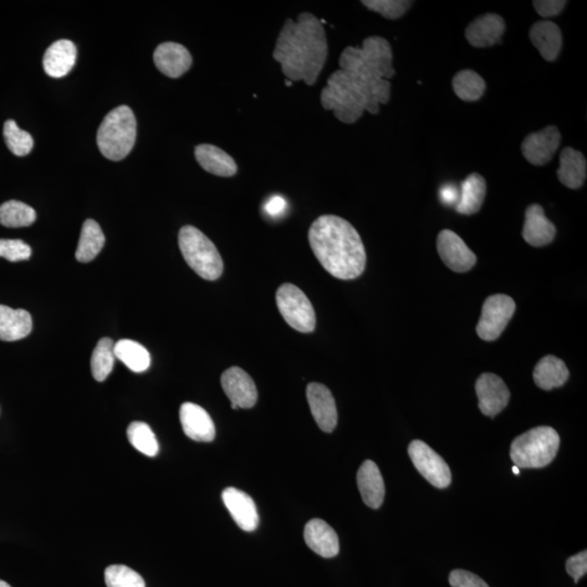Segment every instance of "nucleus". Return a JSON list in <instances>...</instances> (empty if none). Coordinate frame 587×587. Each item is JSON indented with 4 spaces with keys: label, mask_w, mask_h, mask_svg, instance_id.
I'll list each match as a JSON object with an SVG mask.
<instances>
[{
    "label": "nucleus",
    "mask_w": 587,
    "mask_h": 587,
    "mask_svg": "<svg viewBox=\"0 0 587 587\" xmlns=\"http://www.w3.org/2000/svg\"><path fill=\"white\" fill-rule=\"evenodd\" d=\"M329 46L324 23L304 13L294 22L288 19L279 34L273 58L290 82L314 85L328 59Z\"/></svg>",
    "instance_id": "f257e3e1"
},
{
    "label": "nucleus",
    "mask_w": 587,
    "mask_h": 587,
    "mask_svg": "<svg viewBox=\"0 0 587 587\" xmlns=\"http://www.w3.org/2000/svg\"><path fill=\"white\" fill-rule=\"evenodd\" d=\"M311 249L332 277L354 280L364 273L367 255L357 229L345 219L324 214L311 224L308 233Z\"/></svg>",
    "instance_id": "f03ea898"
},
{
    "label": "nucleus",
    "mask_w": 587,
    "mask_h": 587,
    "mask_svg": "<svg viewBox=\"0 0 587 587\" xmlns=\"http://www.w3.org/2000/svg\"><path fill=\"white\" fill-rule=\"evenodd\" d=\"M392 85L389 80L374 79L351 71L332 73L321 91V104L346 125L358 121L365 111L376 115L380 105L389 103Z\"/></svg>",
    "instance_id": "7ed1b4c3"
},
{
    "label": "nucleus",
    "mask_w": 587,
    "mask_h": 587,
    "mask_svg": "<svg viewBox=\"0 0 587 587\" xmlns=\"http://www.w3.org/2000/svg\"><path fill=\"white\" fill-rule=\"evenodd\" d=\"M341 70L374 79L390 80L395 75L389 42L380 37L367 38L361 47H346L340 57Z\"/></svg>",
    "instance_id": "20e7f679"
},
{
    "label": "nucleus",
    "mask_w": 587,
    "mask_h": 587,
    "mask_svg": "<svg viewBox=\"0 0 587 587\" xmlns=\"http://www.w3.org/2000/svg\"><path fill=\"white\" fill-rule=\"evenodd\" d=\"M136 141V119L130 107L120 106L105 117L97 132V145L107 160L120 161Z\"/></svg>",
    "instance_id": "39448f33"
},
{
    "label": "nucleus",
    "mask_w": 587,
    "mask_h": 587,
    "mask_svg": "<svg viewBox=\"0 0 587 587\" xmlns=\"http://www.w3.org/2000/svg\"><path fill=\"white\" fill-rule=\"evenodd\" d=\"M559 445L560 437L553 427H538L515 438L510 457L518 468H544L554 461Z\"/></svg>",
    "instance_id": "423d86ee"
},
{
    "label": "nucleus",
    "mask_w": 587,
    "mask_h": 587,
    "mask_svg": "<svg viewBox=\"0 0 587 587\" xmlns=\"http://www.w3.org/2000/svg\"><path fill=\"white\" fill-rule=\"evenodd\" d=\"M178 246L184 259L199 277L216 281L223 272V260L216 245L205 234L192 226H186L178 233Z\"/></svg>",
    "instance_id": "0eeeda50"
},
{
    "label": "nucleus",
    "mask_w": 587,
    "mask_h": 587,
    "mask_svg": "<svg viewBox=\"0 0 587 587\" xmlns=\"http://www.w3.org/2000/svg\"><path fill=\"white\" fill-rule=\"evenodd\" d=\"M277 305L287 324L301 333H311L315 328L314 306L306 294L294 284L285 283L277 290Z\"/></svg>",
    "instance_id": "6e6552de"
},
{
    "label": "nucleus",
    "mask_w": 587,
    "mask_h": 587,
    "mask_svg": "<svg viewBox=\"0 0 587 587\" xmlns=\"http://www.w3.org/2000/svg\"><path fill=\"white\" fill-rule=\"evenodd\" d=\"M515 311L514 300L510 296L496 294L485 300L481 318L477 325L479 339L492 341L497 340L506 329Z\"/></svg>",
    "instance_id": "1a4fd4ad"
},
{
    "label": "nucleus",
    "mask_w": 587,
    "mask_h": 587,
    "mask_svg": "<svg viewBox=\"0 0 587 587\" xmlns=\"http://www.w3.org/2000/svg\"><path fill=\"white\" fill-rule=\"evenodd\" d=\"M408 453L421 476L437 488H446L452 482L451 469L436 452L422 441H412Z\"/></svg>",
    "instance_id": "9d476101"
},
{
    "label": "nucleus",
    "mask_w": 587,
    "mask_h": 587,
    "mask_svg": "<svg viewBox=\"0 0 587 587\" xmlns=\"http://www.w3.org/2000/svg\"><path fill=\"white\" fill-rule=\"evenodd\" d=\"M221 385L229 400L231 401L232 410H248L256 405L258 392L254 380L246 371L238 367H232L223 372Z\"/></svg>",
    "instance_id": "9b49d317"
},
{
    "label": "nucleus",
    "mask_w": 587,
    "mask_h": 587,
    "mask_svg": "<svg viewBox=\"0 0 587 587\" xmlns=\"http://www.w3.org/2000/svg\"><path fill=\"white\" fill-rule=\"evenodd\" d=\"M437 250L443 263L453 272H467L477 263V256L463 239L451 229H443L437 237Z\"/></svg>",
    "instance_id": "f8f14e48"
},
{
    "label": "nucleus",
    "mask_w": 587,
    "mask_h": 587,
    "mask_svg": "<svg viewBox=\"0 0 587 587\" xmlns=\"http://www.w3.org/2000/svg\"><path fill=\"white\" fill-rule=\"evenodd\" d=\"M560 142L559 130L550 125L542 131L531 133L525 137L522 145V154L531 165L544 166L553 160Z\"/></svg>",
    "instance_id": "ddd939ff"
},
{
    "label": "nucleus",
    "mask_w": 587,
    "mask_h": 587,
    "mask_svg": "<svg viewBox=\"0 0 587 587\" xmlns=\"http://www.w3.org/2000/svg\"><path fill=\"white\" fill-rule=\"evenodd\" d=\"M479 408L483 415L494 418L507 407L510 392L505 382L496 375L483 374L476 384Z\"/></svg>",
    "instance_id": "4468645a"
},
{
    "label": "nucleus",
    "mask_w": 587,
    "mask_h": 587,
    "mask_svg": "<svg viewBox=\"0 0 587 587\" xmlns=\"http://www.w3.org/2000/svg\"><path fill=\"white\" fill-rule=\"evenodd\" d=\"M307 401L316 425L325 433L334 431L338 426V410L331 391L320 383L307 386Z\"/></svg>",
    "instance_id": "2eb2a0df"
},
{
    "label": "nucleus",
    "mask_w": 587,
    "mask_h": 587,
    "mask_svg": "<svg viewBox=\"0 0 587 587\" xmlns=\"http://www.w3.org/2000/svg\"><path fill=\"white\" fill-rule=\"evenodd\" d=\"M180 421L184 433L196 442H212L216 427L209 413L193 402H184L180 408Z\"/></svg>",
    "instance_id": "dca6fc26"
},
{
    "label": "nucleus",
    "mask_w": 587,
    "mask_h": 587,
    "mask_svg": "<svg viewBox=\"0 0 587 587\" xmlns=\"http://www.w3.org/2000/svg\"><path fill=\"white\" fill-rule=\"evenodd\" d=\"M224 505L234 522L246 532H253L259 524V514L254 499L237 488H228L222 493Z\"/></svg>",
    "instance_id": "f3484780"
},
{
    "label": "nucleus",
    "mask_w": 587,
    "mask_h": 587,
    "mask_svg": "<svg viewBox=\"0 0 587 587\" xmlns=\"http://www.w3.org/2000/svg\"><path fill=\"white\" fill-rule=\"evenodd\" d=\"M505 30H506V23L500 15L488 13L468 25L466 38L473 47H491L502 43Z\"/></svg>",
    "instance_id": "a211bd4d"
},
{
    "label": "nucleus",
    "mask_w": 587,
    "mask_h": 587,
    "mask_svg": "<svg viewBox=\"0 0 587 587\" xmlns=\"http://www.w3.org/2000/svg\"><path fill=\"white\" fill-rule=\"evenodd\" d=\"M154 61L158 70L171 79L180 78L191 69L193 64L192 55L187 48L173 42L158 46L154 53Z\"/></svg>",
    "instance_id": "6ab92c4d"
},
{
    "label": "nucleus",
    "mask_w": 587,
    "mask_h": 587,
    "mask_svg": "<svg viewBox=\"0 0 587 587\" xmlns=\"http://www.w3.org/2000/svg\"><path fill=\"white\" fill-rule=\"evenodd\" d=\"M306 544L324 558H333L340 553V540L333 528L321 519H313L305 527Z\"/></svg>",
    "instance_id": "aec40b11"
},
{
    "label": "nucleus",
    "mask_w": 587,
    "mask_h": 587,
    "mask_svg": "<svg viewBox=\"0 0 587 587\" xmlns=\"http://www.w3.org/2000/svg\"><path fill=\"white\" fill-rule=\"evenodd\" d=\"M357 484L362 500L367 507L377 509L382 506L385 496V485L379 467L374 462L366 461L357 473Z\"/></svg>",
    "instance_id": "412c9836"
},
{
    "label": "nucleus",
    "mask_w": 587,
    "mask_h": 587,
    "mask_svg": "<svg viewBox=\"0 0 587 587\" xmlns=\"http://www.w3.org/2000/svg\"><path fill=\"white\" fill-rule=\"evenodd\" d=\"M522 235L525 242L533 247H543L554 241L556 228L540 205H531L525 211Z\"/></svg>",
    "instance_id": "4be33fe9"
},
{
    "label": "nucleus",
    "mask_w": 587,
    "mask_h": 587,
    "mask_svg": "<svg viewBox=\"0 0 587 587\" xmlns=\"http://www.w3.org/2000/svg\"><path fill=\"white\" fill-rule=\"evenodd\" d=\"M75 61V45L71 40L60 39L46 50L43 59L44 70L52 78H63L73 70Z\"/></svg>",
    "instance_id": "5701e85b"
},
{
    "label": "nucleus",
    "mask_w": 587,
    "mask_h": 587,
    "mask_svg": "<svg viewBox=\"0 0 587 587\" xmlns=\"http://www.w3.org/2000/svg\"><path fill=\"white\" fill-rule=\"evenodd\" d=\"M531 42L548 61L558 58L563 47V33L557 24L550 22H539L530 30Z\"/></svg>",
    "instance_id": "b1692460"
},
{
    "label": "nucleus",
    "mask_w": 587,
    "mask_h": 587,
    "mask_svg": "<svg viewBox=\"0 0 587 587\" xmlns=\"http://www.w3.org/2000/svg\"><path fill=\"white\" fill-rule=\"evenodd\" d=\"M196 160L203 170L213 176L229 177L237 175V165L226 151L211 144H202L195 148Z\"/></svg>",
    "instance_id": "393cba45"
},
{
    "label": "nucleus",
    "mask_w": 587,
    "mask_h": 587,
    "mask_svg": "<svg viewBox=\"0 0 587 587\" xmlns=\"http://www.w3.org/2000/svg\"><path fill=\"white\" fill-rule=\"evenodd\" d=\"M32 316L27 310L13 309L0 305V341H15L27 338L32 332Z\"/></svg>",
    "instance_id": "a878e982"
},
{
    "label": "nucleus",
    "mask_w": 587,
    "mask_h": 587,
    "mask_svg": "<svg viewBox=\"0 0 587 587\" xmlns=\"http://www.w3.org/2000/svg\"><path fill=\"white\" fill-rule=\"evenodd\" d=\"M557 171L559 181L565 186L578 190L586 180L587 162L582 152L566 147L560 154Z\"/></svg>",
    "instance_id": "bb28decb"
},
{
    "label": "nucleus",
    "mask_w": 587,
    "mask_h": 587,
    "mask_svg": "<svg viewBox=\"0 0 587 587\" xmlns=\"http://www.w3.org/2000/svg\"><path fill=\"white\" fill-rule=\"evenodd\" d=\"M533 377L535 384L544 391L563 386L569 379V370L565 362L555 356H546L536 365Z\"/></svg>",
    "instance_id": "cd10ccee"
},
{
    "label": "nucleus",
    "mask_w": 587,
    "mask_h": 587,
    "mask_svg": "<svg viewBox=\"0 0 587 587\" xmlns=\"http://www.w3.org/2000/svg\"><path fill=\"white\" fill-rule=\"evenodd\" d=\"M487 195V182L479 173H472L462 184V193L456 211L462 214L477 213L481 209Z\"/></svg>",
    "instance_id": "c85d7f7f"
},
{
    "label": "nucleus",
    "mask_w": 587,
    "mask_h": 587,
    "mask_svg": "<svg viewBox=\"0 0 587 587\" xmlns=\"http://www.w3.org/2000/svg\"><path fill=\"white\" fill-rule=\"evenodd\" d=\"M105 235L95 220H86L82 227V232L78 248H76L75 258L78 262L88 263L99 256L101 249L105 246Z\"/></svg>",
    "instance_id": "c756f323"
},
{
    "label": "nucleus",
    "mask_w": 587,
    "mask_h": 587,
    "mask_svg": "<svg viewBox=\"0 0 587 587\" xmlns=\"http://www.w3.org/2000/svg\"><path fill=\"white\" fill-rule=\"evenodd\" d=\"M115 356L136 374H141L151 367L150 352L135 341L120 340L115 343Z\"/></svg>",
    "instance_id": "7c9ffc66"
},
{
    "label": "nucleus",
    "mask_w": 587,
    "mask_h": 587,
    "mask_svg": "<svg viewBox=\"0 0 587 587\" xmlns=\"http://www.w3.org/2000/svg\"><path fill=\"white\" fill-rule=\"evenodd\" d=\"M115 360V341L109 338L101 339L91 358V375L97 382H104L110 376Z\"/></svg>",
    "instance_id": "2f4dec72"
},
{
    "label": "nucleus",
    "mask_w": 587,
    "mask_h": 587,
    "mask_svg": "<svg viewBox=\"0 0 587 587\" xmlns=\"http://www.w3.org/2000/svg\"><path fill=\"white\" fill-rule=\"evenodd\" d=\"M453 88L462 100L477 101L485 93L487 84L476 71L462 70L453 79Z\"/></svg>",
    "instance_id": "473e14b6"
},
{
    "label": "nucleus",
    "mask_w": 587,
    "mask_h": 587,
    "mask_svg": "<svg viewBox=\"0 0 587 587\" xmlns=\"http://www.w3.org/2000/svg\"><path fill=\"white\" fill-rule=\"evenodd\" d=\"M37 220V212L27 203L9 201L0 206V224L6 228H24L32 226Z\"/></svg>",
    "instance_id": "72a5a7b5"
},
{
    "label": "nucleus",
    "mask_w": 587,
    "mask_h": 587,
    "mask_svg": "<svg viewBox=\"0 0 587 587\" xmlns=\"http://www.w3.org/2000/svg\"><path fill=\"white\" fill-rule=\"evenodd\" d=\"M126 434L131 445L144 453L145 456L155 457L160 453V444H158L155 433L146 423L132 422L127 427Z\"/></svg>",
    "instance_id": "f704fd0d"
},
{
    "label": "nucleus",
    "mask_w": 587,
    "mask_h": 587,
    "mask_svg": "<svg viewBox=\"0 0 587 587\" xmlns=\"http://www.w3.org/2000/svg\"><path fill=\"white\" fill-rule=\"evenodd\" d=\"M4 139L9 151L15 156H27L33 150L34 141L32 135L27 131L20 129L13 120H8L4 124Z\"/></svg>",
    "instance_id": "c9c22d12"
},
{
    "label": "nucleus",
    "mask_w": 587,
    "mask_h": 587,
    "mask_svg": "<svg viewBox=\"0 0 587 587\" xmlns=\"http://www.w3.org/2000/svg\"><path fill=\"white\" fill-rule=\"evenodd\" d=\"M107 587H146L144 579L136 571L124 565H112L105 571Z\"/></svg>",
    "instance_id": "e433bc0d"
},
{
    "label": "nucleus",
    "mask_w": 587,
    "mask_h": 587,
    "mask_svg": "<svg viewBox=\"0 0 587 587\" xmlns=\"http://www.w3.org/2000/svg\"><path fill=\"white\" fill-rule=\"evenodd\" d=\"M362 4L386 19L395 20L402 17L411 8L413 3L406 0H365Z\"/></svg>",
    "instance_id": "4c0bfd02"
},
{
    "label": "nucleus",
    "mask_w": 587,
    "mask_h": 587,
    "mask_svg": "<svg viewBox=\"0 0 587 587\" xmlns=\"http://www.w3.org/2000/svg\"><path fill=\"white\" fill-rule=\"evenodd\" d=\"M32 248L22 239H0V257L12 263L29 260Z\"/></svg>",
    "instance_id": "58836bf2"
},
{
    "label": "nucleus",
    "mask_w": 587,
    "mask_h": 587,
    "mask_svg": "<svg viewBox=\"0 0 587 587\" xmlns=\"http://www.w3.org/2000/svg\"><path fill=\"white\" fill-rule=\"evenodd\" d=\"M449 583L453 587H489L478 575L464 570L453 571L449 575Z\"/></svg>",
    "instance_id": "ea45409f"
},
{
    "label": "nucleus",
    "mask_w": 587,
    "mask_h": 587,
    "mask_svg": "<svg viewBox=\"0 0 587 587\" xmlns=\"http://www.w3.org/2000/svg\"><path fill=\"white\" fill-rule=\"evenodd\" d=\"M565 568L574 579L575 583H578L579 580L583 578L587 573V551H582V553L570 557L566 561Z\"/></svg>",
    "instance_id": "a19ab883"
},
{
    "label": "nucleus",
    "mask_w": 587,
    "mask_h": 587,
    "mask_svg": "<svg viewBox=\"0 0 587 587\" xmlns=\"http://www.w3.org/2000/svg\"><path fill=\"white\" fill-rule=\"evenodd\" d=\"M566 2L564 0H535L533 6L543 18L556 17L565 9Z\"/></svg>",
    "instance_id": "79ce46f5"
},
{
    "label": "nucleus",
    "mask_w": 587,
    "mask_h": 587,
    "mask_svg": "<svg viewBox=\"0 0 587 587\" xmlns=\"http://www.w3.org/2000/svg\"><path fill=\"white\" fill-rule=\"evenodd\" d=\"M287 201L282 196H273L265 203V212L272 217H278L287 211Z\"/></svg>",
    "instance_id": "37998d69"
},
{
    "label": "nucleus",
    "mask_w": 587,
    "mask_h": 587,
    "mask_svg": "<svg viewBox=\"0 0 587 587\" xmlns=\"http://www.w3.org/2000/svg\"><path fill=\"white\" fill-rule=\"evenodd\" d=\"M441 199L445 205L451 206L453 205V203H456L457 205L459 201L457 188L453 186H444L441 190Z\"/></svg>",
    "instance_id": "c03bdc74"
},
{
    "label": "nucleus",
    "mask_w": 587,
    "mask_h": 587,
    "mask_svg": "<svg viewBox=\"0 0 587 587\" xmlns=\"http://www.w3.org/2000/svg\"><path fill=\"white\" fill-rule=\"evenodd\" d=\"M0 587H12L10 586L7 582L0 580Z\"/></svg>",
    "instance_id": "a18cd8bd"
},
{
    "label": "nucleus",
    "mask_w": 587,
    "mask_h": 587,
    "mask_svg": "<svg viewBox=\"0 0 587 587\" xmlns=\"http://www.w3.org/2000/svg\"><path fill=\"white\" fill-rule=\"evenodd\" d=\"M519 469H520V468H518L517 466H514V467H513V472H514L515 474H519V473H520V470H519Z\"/></svg>",
    "instance_id": "49530a36"
}]
</instances>
